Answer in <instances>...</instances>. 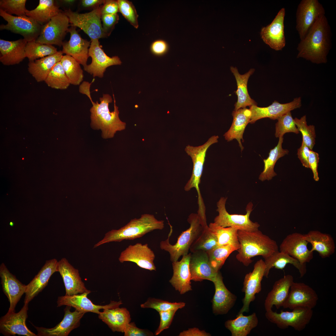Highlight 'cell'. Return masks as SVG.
<instances>
[{
  "mask_svg": "<svg viewBox=\"0 0 336 336\" xmlns=\"http://www.w3.org/2000/svg\"><path fill=\"white\" fill-rule=\"evenodd\" d=\"M218 136L211 137L204 144L197 147L190 145L186 146L185 151L191 157L193 164V170L191 177L184 187L185 191H188L195 188L198 193L199 207H203V199L200 193L199 184L200 182L203 167L205 160L207 152L212 144L218 142Z\"/></svg>",
  "mask_w": 336,
  "mask_h": 336,
  "instance_id": "cell-6",
  "label": "cell"
},
{
  "mask_svg": "<svg viewBox=\"0 0 336 336\" xmlns=\"http://www.w3.org/2000/svg\"><path fill=\"white\" fill-rule=\"evenodd\" d=\"M310 150L302 141L300 147L298 149L297 155L303 166L309 168V157Z\"/></svg>",
  "mask_w": 336,
  "mask_h": 336,
  "instance_id": "cell-57",
  "label": "cell"
},
{
  "mask_svg": "<svg viewBox=\"0 0 336 336\" xmlns=\"http://www.w3.org/2000/svg\"><path fill=\"white\" fill-rule=\"evenodd\" d=\"M188 221L190 224L189 228L182 232L175 244L171 245L169 242V238L172 232L171 231L169 233L167 239L161 241L160 243L161 249L169 253L170 260L172 262L178 261L181 256L188 254L191 246L205 227L203 225L198 213L190 214L188 219Z\"/></svg>",
  "mask_w": 336,
  "mask_h": 336,
  "instance_id": "cell-5",
  "label": "cell"
},
{
  "mask_svg": "<svg viewBox=\"0 0 336 336\" xmlns=\"http://www.w3.org/2000/svg\"><path fill=\"white\" fill-rule=\"evenodd\" d=\"M164 227L163 221L158 220L152 214H143L140 218L131 219L120 228L107 232L103 238L95 245L94 248L110 242L133 240L153 230H162Z\"/></svg>",
  "mask_w": 336,
  "mask_h": 336,
  "instance_id": "cell-4",
  "label": "cell"
},
{
  "mask_svg": "<svg viewBox=\"0 0 336 336\" xmlns=\"http://www.w3.org/2000/svg\"><path fill=\"white\" fill-rule=\"evenodd\" d=\"M211 334L204 330H201L198 328H193L184 330L179 334L180 336H209Z\"/></svg>",
  "mask_w": 336,
  "mask_h": 336,
  "instance_id": "cell-59",
  "label": "cell"
},
{
  "mask_svg": "<svg viewBox=\"0 0 336 336\" xmlns=\"http://www.w3.org/2000/svg\"><path fill=\"white\" fill-rule=\"evenodd\" d=\"M71 307L66 306L63 319L54 327L47 328L34 325L37 331V336H67L73 330L78 327L85 313L76 310L71 312Z\"/></svg>",
  "mask_w": 336,
  "mask_h": 336,
  "instance_id": "cell-22",
  "label": "cell"
},
{
  "mask_svg": "<svg viewBox=\"0 0 336 336\" xmlns=\"http://www.w3.org/2000/svg\"><path fill=\"white\" fill-rule=\"evenodd\" d=\"M177 310H173L159 312L160 322L158 327L155 332V335H158L163 331L169 327Z\"/></svg>",
  "mask_w": 336,
  "mask_h": 336,
  "instance_id": "cell-52",
  "label": "cell"
},
{
  "mask_svg": "<svg viewBox=\"0 0 336 336\" xmlns=\"http://www.w3.org/2000/svg\"><path fill=\"white\" fill-rule=\"evenodd\" d=\"M318 300L317 294L311 287L303 282H294L282 307L291 310L298 307L312 309Z\"/></svg>",
  "mask_w": 336,
  "mask_h": 336,
  "instance_id": "cell-14",
  "label": "cell"
},
{
  "mask_svg": "<svg viewBox=\"0 0 336 336\" xmlns=\"http://www.w3.org/2000/svg\"><path fill=\"white\" fill-rule=\"evenodd\" d=\"M190 255L191 253L182 256L180 261L172 263L173 273L169 282L181 294L192 290L189 268Z\"/></svg>",
  "mask_w": 336,
  "mask_h": 336,
  "instance_id": "cell-29",
  "label": "cell"
},
{
  "mask_svg": "<svg viewBox=\"0 0 336 336\" xmlns=\"http://www.w3.org/2000/svg\"><path fill=\"white\" fill-rule=\"evenodd\" d=\"M294 282L292 276L287 274L274 282L265 301L264 306L266 311L272 310L273 306L277 309L282 307Z\"/></svg>",
  "mask_w": 336,
  "mask_h": 336,
  "instance_id": "cell-31",
  "label": "cell"
},
{
  "mask_svg": "<svg viewBox=\"0 0 336 336\" xmlns=\"http://www.w3.org/2000/svg\"><path fill=\"white\" fill-rule=\"evenodd\" d=\"M58 272L63 279L66 295H72L91 292L86 289L82 281L77 269L75 268L66 259L62 258L58 262Z\"/></svg>",
  "mask_w": 336,
  "mask_h": 336,
  "instance_id": "cell-24",
  "label": "cell"
},
{
  "mask_svg": "<svg viewBox=\"0 0 336 336\" xmlns=\"http://www.w3.org/2000/svg\"><path fill=\"white\" fill-rule=\"evenodd\" d=\"M155 255L148 244L138 243L130 245L122 251L119 260L121 263L126 261L135 263L140 267L150 271L156 270L154 263Z\"/></svg>",
  "mask_w": 336,
  "mask_h": 336,
  "instance_id": "cell-19",
  "label": "cell"
},
{
  "mask_svg": "<svg viewBox=\"0 0 336 336\" xmlns=\"http://www.w3.org/2000/svg\"><path fill=\"white\" fill-rule=\"evenodd\" d=\"M238 236L240 247L236 257L246 266L252 262L251 258L255 256H261L265 259L278 251L276 241L259 230L251 231L238 230Z\"/></svg>",
  "mask_w": 336,
  "mask_h": 336,
  "instance_id": "cell-2",
  "label": "cell"
},
{
  "mask_svg": "<svg viewBox=\"0 0 336 336\" xmlns=\"http://www.w3.org/2000/svg\"><path fill=\"white\" fill-rule=\"evenodd\" d=\"M62 51L56 54L32 61H29L28 71L38 82L44 81L54 66L60 61L63 56Z\"/></svg>",
  "mask_w": 336,
  "mask_h": 336,
  "instance_id": "cell-35",
  "label": "cell"
},
{
  "mask_svg": "<svg viewBox=\"0 0 336 336\" xmlns=\"http://www.w3.org/2000/svg\"><path fill=\"white\" fill-rule=\"evenodd\" d=\"M63 2L67 4H72L75 1L73 0H63Z\"/></svg>",
  "mask_w": 336,
  "mask_h": 336,
  "instance_id": "cell-61",
  "label": "cell"
},
{
  "mask_svg": "<svg viewBox=\"0 0 336 336\" xmlns=\"http://www.w3.org/2000/svg\"><path fill=\"white\" fill-rule=\"evenodd\" d=\"M331 31L325 15L321 17L300 40L297 48V58H303L313 63H325L330 48Z\"/></svg>",
  "mask_w": 336,
  "mask_h": 336,
  "instance_id": "cell-1",
  "label": "cell"
},
{
  "mask_svg": "<svg viewBox=\"0 0 336 336\" xmlns=\"http://www.w3.org/2000/svg\"><path fill=\"white\" fill-rule=\"evenodd\" d=\"M44 82L48 86L57 89H66L70 84L60 61L54 66Z\"/></svg>",
  "mask_w": 336,
  "mask_h": 336,
  "instance_id": "cell-45",
  "label": "cell"
},
{
  "mask_svg": "<svg viewBox=\"0 0 336 336\" xmlns=\"http://www.w3.org/2000/svg\"><path fill=\"white\" fill-rule=\"evenodd\" d=\"M292 310L291 311L281 310L278 313L271 310L266 311L265 315L269 321L280 329H284L290 326L297 331L303 330L312 318V309L298 307Z\"/></svg>",
  "mask_w": 336,
  "mask_h": 336,
  "instance_id": "cell-8",
  "label": "cell"
},
{
  "mask_svg": "<svg viewBox=\"0 0 336 336\" xmlns=\"http://www.w3.org/2000/svg\"><path fill=\"white\" fill-rule=\"evenodd\" d=\"M227 198L221 197L217 203V211L218 215L214 218L213 222L216 225L223 227H233L238 230L254 231L259 230V224L253 222L250 218L252 211L253 204L250 202L247 205L245 215L230 214L226 211L225 204Z\"/></svg>",
  "mask_w": 336,
  "mask_h": 336,
  "instance_id": "cell-7",
  "label": "cell"
},
{
  "mask_svg": "<svg viewBox=\"0 0 336 336\" xmlns=\"http://www.w3.org/2000/svg\"><path fill=\"white\" fill-rule=\"evenodd\" d=\"M28 304H25L20 311H8L0 319V332L6 336L17 334L26 336H37L26 326Z\"/></svg>",
  "mask_w": 336,
  "mask_h": 336,
  "instance_id": "cell-13",
  "label": "cell"
},
{
  "mask_svg": "<svg viewBox=\"0 0 336 336\" xmlns=\"http://www.w3.org/2000/svg\"><path fill=\"white\" fill-rule=\"evenodd\" d=\"M64 12L68 17L71 26L80 28L91 40L99 39L107 36L101 24L100 7L84 13L73 12L70 9Z\"/></svg>",
  "mask_w": 336,
  "mask_h": 336,
  "instance_id": "cell-9",
  "label": "cell"
},
{
  "mask_svg": "<svg viewBox=\"0 0 336 336\" xmlns=\"http://www.w3.org/2000/svg\"><path fill=\"white\" fill-rule=\"evenodd\" d=\"M304 235L305 240L312 246L310 250L317 252L322 258L329 257L334 253L335 242L330 234L312 230Z\"/></svg>",
  "mask_w": 336,
  "mask_h": 336,
  "instance_id": "cell-32",
  "label": "cell"
},
{
  "mask_svg": "<svg viewBox=\"0 0 336 336\" xmlns=\"http://www.w3.org/2000/svg\"><path fill=\"white\" fill-rule=\"evenodd\" d=\"M189 268L191 280L195 282L207 280L213 282L219 272H217L212 267L208 253L202 250L191 253Z\"/></svg>",
  "mask_w": 336,
  "mask_h": 336,
  "instance_id": "cell-25",
  "label": "cell"
},
{
  "mask_svg": "<svg viewBox=\"0 0 336 336\" xmlns=\"http://www.w3.org/2000/svg\"><path fill=\"white\" fill-rule=\"evenodd\" d=\"M258 320L255 313L248 316L238 314L233 320L225 323L226 327L231 332L232 336H246L258 325Z\"/></svg>",
  "mask_w": 336,
  "mask_h": 336,
  "instance_id": "cell-38",
  "label": "cell"
},
{
  "mask_svg": "<svg viewBox=\"0 0 336 336\" xmlns=\"http://www.w3.org/2000/svg\"><path fill=\"white\" fill-rule=\"evenodd\" d=\"M306 119V115L300 119L297 118L294 119L297 128L301 133L302 141L310 150H312L315 141V126L312 125H307Z\"/></svg>",
  "mask_w": 336,
  "mask_h": 336,
  "instance_id": "cell-47",
  "label": "cell"
},
{
  "mask_svg": "<svg viewBox=\"0 0 336 336\" xmlns=\"http://www.w3.org/2000/svg\"><path fill=\"white\" fill-rule=\"evenodd\" d=\"M301 105V97H296L292 101L281 104L277 101L266 107H261L257 105L250 106L251 112L250 123H254L261 119L268 118L273 120L278 119L285 114L295 109L300 108Z\"/></svg>",
  "mask_w": 336,
  "mask_h": 336,
  "instance_id": "cell-21",
  "label": "cell"
},
{
  "mask_svg": "<svg viewBox=\"0 0 336 336\" xmlns=\"http://www.w3.org/2000/svg\"><path fill=\"white\" fill-rule=\"evenodd\" d=\"M308 243L304 234L293 233L283 239L279 246L280 251L296 259L301 264H306L313 257V252L308 249Z\"/></svg>",
  "mask_w": 336,
  "mask_h": 336,
  "instance_id": "cell-18",
  "label": "cell"
},
{
  "mask_svg": "<svg viewBox=\"0 0 336 336\" xmlns=\"http://www.w3.org/2000/svg\"><path fill=\"white\" fill-rule=\"evenodd\" d=\"M213 283L215 292L212 301L213 312L216 315L226 314L234 305L237 297L226 288L219 272Z\"/></svg>",
  "mask_w": 336,
  "mask_h": 336,
  "instance_id": "cell-28",
  "label": "cell"
},
{
  "mask_svg": "<svg viewBox=\"0 0 336 336\" xmlns=\"http://www.w3.org/2000/svg\"><path fill=\"white\" fill-rule=\"evenodd\" d=\"M113 95L114 110L112 112L110 110L109 105L112 99L109 94H103L100 98V103L90 99L92 105L90 110L91 126L94 129H101L102 137L104 139L113 137L117 131L124 130L126 127V123L119 117L118 107L116 105L114 94Z\"/></svg>",
  "mask_w": 336,
  "mask_h": 336,
  "instance_id": "cell-3",
  "label": "cell"
},
{
  "mask_svg": "<svg viewBox=\"0 0 336 336\" xmlns=\"http://www.w3.org/2000/svg\"><path fill=\"white\" fill-rule=\"evenodd\" d=\"M217 246L216 236L208 225L192 244L189 250L191 253L199 250L208 253Z\"/></svg>",
  "mask_w": 336,
  "mask_h": 336,
  "instance_id": "cell-43",
  "label": "cell"
},
{
  "mask_svg": "<svg viewBox=\"0 0 336 336\" xmlns=\"http://www.w3.org/2000/svg\"><path fill=\"white\" fill-rule=\"evenodd\" d=\"M230 70L235 77L237 85V90L235 92L238 99L234 105V110L245 108L247 106L257 105L255 101L250 97L247 90L248 80L255 69L251 68L247 72L242 75L239 73L236 67L231 66Z\"/></svg>",
  "mask_w": 336,
  "mask_h": 336,
  "instance_id": "cell-37",
  "label": "cell"
},
{
  "mask_svg": "<svg viewBox=\"0 0 336 336\" xmlns=\"http://www.w3.org/2000/svg\"><path fill=\"white\" fill-rule=\"evenodd\" d=\"M105 1L102 0H83L82 4L83 7H88L103 4Z\"/></svg>",
  "mask_w": 336,
  "mask_h": 336,
  "instance_id": "cell-60",
  "label": "cell"
},
{
  "mask_svg": "<svg viewBox=\"0 0 336 336\" xmlns=\"http://www.w3.org/2000/svg\"><path fill=\"white\" fill-rule=\"evenodd\" d=\"M60 62L70 84L79 85L83 80V71L80 64L72 57L63 55Z\"/></svg>",
  "mask_w": 336,
  "mask_h": 336,
  "instance_id": "cell-42",
  "label": "cell"
},
{
  "mask_svg": "<svg viewBox=\"0 0 336 336\" xmlns=\"http://www.w3.org/2000/svg\"><path fill=\"white\" fill-rule=\"evenodd\" d=\"M283 141V137L279 138L277 145L270 150L268 158L263 160L264 166L263 171L259 177L260 180L262 181L266 180H270L277 175L274 170L276 162L279 159L288 154L289 152L288 150L282 148Z\"/></svg>",
  "mask_w": 336,
  "mask_h": 336,
  "instance_id": "cell-40",
  "label": "cell"
},
{
  "mask_svg": "<svg viewBox=\"0 0 336 336\" xmlns=\"http://www.w3.org/2000/svg\"><path fill=\"white\" fill-rule=\"evenodd\" d=\"M119 12L136 29L138 27V14L132 2L127 0H118Z\"/></svg>",
  "mask_w": 336,
  "mask_h": 336,
  "instance_id": "cell-51",
  "label": "cell"
},
{
  "mask_svg": "<svg viewBox=\"0 0 336 336\" xmlns=\"http://www.w3.org/2000/svg\"><path fill=\"white\" fill-rule=\"evenodd\" d=\"M285 9L282 8L272 22L262 28L260 35L263 41L271 49L282 50L285 46L284 20Z\"/></svg>",
  "mask_w": 336,
  "mask_h": 336,
  "instance_id": "cell-17",
  "label": "cell"
},
{
  "mask_svg": "<svg viewBox=\"0 0 336 336\" xmlns=\"http://www.w3.org/2000/svg\"><path fill=\"white\" fill-rule=\"evenodd\" d=\"M76 27L71 26L69 28L68 32L70 34V40L63 42L62 51L63 54L72 57L84 67L87 65L90 41L82 38L76 30Z\"/></svg>",
  "mask_w": 336,
  "mask_h": 336,
  "instance_id": "cell-27",
  "label": "cell"
},
{
  "mask_svg": "<svg viewBox=\"0 0 336 336\" xmlns=\"http://www.w3.org/2000/svg\"><path fill=\"white\" fill-rule=\"evenodd\" d=\"M98 315L99 318L113 332L124 333L126 326L131 320L129 311L124 307L105 309Z\"/></svg>",
  "mask_w": 336,
  "mask_h": 336,
  "instance_id": "cell-33",
  "label": "cell"
},
{
  "mask_svg": "<svg viewBox=\"0 0 336 336\" xmlns=\"http://www.w3.org/2000/svg\"><path fill=\"white\" fill-rule=\"evenodd\" d=\"M265 266L264 261L260 259L254 265L252 272L245 276L242 291L245 293L243 306L238 314L248 312L250 303L255 299V295L261 290V282L264 276Z\"/></svg>",
  "mask_w": 336,
  "mask_h": 336,
  "instance_id": "cell-16",
  "label": "cell"
},
{
  "mask_svg": "<svg viewBox=\"0 0 336 336\" xmlns=\"http://www.w3.org/2000/svg\"><path fill=\"white\" fill-rule=\"evenodd\" d=\"M185 303L183 302H171L154 298H149L146 301L141 305L142 308H151L158 312L170 310H177L183 308Z\"/></svg>",
  "mask_w": 336,
  "mask_h": 336,
  "instance_id": "cell-49",
  "label": "cell"
},
{
  "mask_svg": "<svg viewBox=\"0 0 336 336\" xmlns=\"http://www.w3.org/2000/svg\"><path fill=\"white\" fill-rule=\"evenodd\" d=\"M27 41L24 38L9 41L0 39V61L5 65L19 63L25 58Z\"/></svg>",
  "mask_w": 336,
  "mask_h": 336,
  "instance_id": "cell-30",
  "label": "cell"
},
{
  "mask_svg": "<svg viewBox=\"0 0 336 336\" xmlns=\"http://www.w3.org/2000/svg\"><path fill=\"white\" fill-rule=\"evenodd\" d=\"M125 336H153L152 332L137 327L134 322H130L127 324L124 330Z\"/></svg>",
  "mask_w": 336,
  "mask_h": 336,
  "instance_id": "cell-54",
  "label": "cell"
},
{
  "mask_svg": "<svg viewBox=\"0 0 336 336\" xmlns=\"http://www.w3.org/2000/svg\"><path fill=\"white\" fill-rule=\"evenodd\" d=\"M265 266L264 276L268 278L270 270L272 268L283 270L288 264H291L298 270L300 277H303L306 273V264L301 263L297 260L288 254L277 251L264 259Z\"/></svg>",
  "mask_w": 336,
  "mask_h": 336,
  "instance_id": "cell-36",
  "label": "cell"
},
{
  "mask_svg": "<svg viewBox=\"0 0 336 336\" xmlns=\"http://www.w3.org/2000/svg\"><path fill=\"white\" fill-rule=\"evenodd\" d=\"M275 124V136L276 138L283 137L286 133H293L298 134L299 131L297 128L291 112H289L278 119Z\"/></svg>",
  "mask_w": 336,
  "mask_h": 336,
  "instance_id": "cell-48",
  "label": "cell"
},
{
  "mask_svg": "<svg viewBox=\"0 0 336 336\" xmlns=\"http://www.w3.org/2000/svg\"><path fill=\"white\" fill-rule=\"evenodd\" d=\"M233 121L229 130L223 135L225 140L230 142L236 139L238 142L241 151L244 149L241 142H244L243 135L245 128L250 122L251 112L249 109L244 108L234 110L232 112Z\"/></svg>",
  "mask_w": 336,
  "mask_h": 336,
  "instance_id": "cell-34",
  "label": "cell"
},
{
  "mask_svg": "<svg viewBox=\"0 0 336 336\" xmlns=\"http://www.w3.org/2000/svg\"><path fill=\"white\" fill-rule=\"evenodd\" d=\"M237 249L232 245L217 246L208 253L211 265L217 272L224 264L226 260L233 251Z\"/></svg>",
  "mask_w": 336,
  "mask_h": 336,
  "instance_id": "cell-46",
  "label": "cell"
},
{
  "mask_svg": "<svg viewBox=\"0 0 336 336\" xmlns=\"http://www.w3.org/2000/svg\"><path fill=\"white\" fill-rule=\"evenodd\" d=\"M0 277L3 293L10 303L8 311H15L16 306L23 295L26 286L23 284L8 270L4 263L0 266Z\"/></svg>",
  "mask_w": 336,
  "mask_h": 336,
  "instance_id": "cell-23",
  "label": "cell"
},
{
  "mask_svg": "<svg viewBox=\"0 0 336 336\" xmlns=\"http://www.w3.org/2000/svg\"><path fill=\"white\" fill-rule=\"evenodd\" d=\"M169 49L168 44L166 41L162 40L154 41L150 46V50L152 53L157 56H162L165 54L167 52Z\"/></svg>",
  "mask_w": 336,
  "mask_h": 336,
  "instance_id": "cell-55",
  "label": "cell"
},
{
  "mask_svg": "<svg viewBox=\"0 0 336 336\" xmlns=\"http://www.w3.org/2000/svg\"><path fill=\"white\" fill-rule=\"evenodd\" d=\"M61 12L54 0H40L36 8L31 10H28L26 15L32 18L42 26L48 23L52 17Z\"/></svg>",
  "mask_w": 336,
  "mask_h": 336,
  "instance_id": "cell-39",
  "label": "cell"
},
{
  "mask_svg": "<svg viewBox=\"0 0 336 336\" xmlns=\"http://www.w3.org/2000/svg\"><path fill=\"white\" fill-rule=\"evenodd\" d=\"M208 226L216 236L218 246L232 245L238 250L239 248L237 229L233 227L218 226L213 222L210 223Z\"/></svg>",
  "mask_w": 336,
  "mask_h": 336,
  "instance_id": "cell-41",
  "label": "cell"
},
{
  "mask_svg": "<svg viewBox=\"0 0 336 336\" xmlns=\"http://www.w3.org/2000/svg\"><path fill=\"white\" fill-rule=\"evenodd\" d=\"M90 292H86L72 295L59 296L57 301V306H68L74 308L77 311L84 313L92 312L99 315L100 310L105 309H112L119 307L122 304L121 301H111L109 304L100 305L94 304L87 297Z\"/></svg>",
  "mask_w": 336,
  "mask_h": 336,
  "instance_id": "cell-20",
  "label": "cell"
},
{
  "mask_svg": "<svg viewBox=\"0 0 336 336\" xmlns=\"http://www.w3.org/2000/svg\"><path fill=\"white\" fill-rule=\"evenodd\" d=\"M103 28L107 36H109L115 25L118 22L119 16L117 14L101 15Z\"/></svg>",
  "mask_w": 336,
  "mask_h": 336,
  "instance_id": "cell-53",
  "label": "cell"
},
{
  "mask_svg": "<svg viewBox=\"0 0 336 336\" xmlns=\"http://www.w3.org/2000/svg\"><path fill=\"white\" fill-rule=\"evenodd\" d=\"M325 14L322 5L318 0H302L297 9L296 29L300 40L306 36L316 21Z\"/></svg>",
  "mask_w": 336,
  "mask_h": 336,
  "instance_id": "cell-11",
  "label": "cell"
},
{
  "mask_svg": "<svg viewBox=\"0 0 336 336\" xmlns=\"http://www.w3.org/2000/svg\"><path fill=\"white\" fill-rule=\"evenodd\" d=\"M69 20L62 11L52 17L46 24L42 26L40 34L36 42L43 44L62 45L69 29Z\"/></svg>",
  "mask_w": 336,
  "mask_h": 336,
  "instance_id": "cell-12",
  "label": "cell"
},
{
  "mask_svg": "<svg viewBox=\"0 0 336 336\" xmlns=\"http://www.w3.org/2000/svg\"><path fill=\"white\" fill-rule=\"evenodd\" d=\"M319 154L313 150H310L309 157V168L311 170L315 180L318 181L319 179L318 172V167L319 161Z\"/></svg>",
  "mask_w": 336,
  "mask_h": 336,
  "instance_id": "cell-56",
  "label": "cell"
},
{
  "mask_svg": "<svg viewBox=\"0 0 336 336\" xmlns=\"http://www.w3.org/2000/svg\"><path fill=\"white\" fill-rule=\"evenodd\" d=\"M26 0H0V9L7 13L17 16L26 15Z\"/></svg>",
  "mask_w": 336,
  "mask_h": 336,
  "instance_id": "cell-50",
  "label": "cell"
},
{
  "mask_svg": "<svg viewBox=\"0 0 336 336\" xmlns=\"http://www.w3.org/2000/svg\"><path fill=\"white\" fill-rule=\"evenodd\" d=\"M58 262L55 259L47 260L37 274L26 285L25 304H28L47 286L52 275L58 272Z\"/></svg>",
  "mask_w": 336,
  "mask_h": 336,
  "instance_id": "cell-26",
  "label": "cell"
},
{
  "mask_svg": "<svg viewBox=\"0 0 336 336\" xmlns=\"http://www.w3.org/2000/svg\"><path fill=\"white\" fill-rule=\"evenodd\" d=\"M89 50L91 63L83 67L85 71L93 77L102 78L107 68L113 65H120L122 62L118 56L112 57L107 55L100 45L99 39L91 40Z\"/></svg>",
  "mask_w": 336,
  "mask_h": 336,
  "instance_id": "cell-15",
  "label": "cell"
},
{
  "mask_svg": "<svg viewBox=\"0 0 336 336\" xmlns=\"http://www.w3.org/2000/svg\"><path fill=\"white\" fill-rule=\"evenodd\" d=\"M57 49L52 45L41 44L36 41L27 42L25 55L29 61H32L56 54Z\"/></svg>",
  "mask_w": 336,
  "mask_h": 336,
  "instance_id": "cell-44",
  "label": "cell"
},
{
  "mask_svg": "<svg viewBox=\"0 0 336 336\" xmlns=\"http://www.w3.org/2000/svg\"><path fill=\"white\" fill-rule=\"evenodd\" d=\"M0 16L7 22L0 26L1 30H6L21 35L28 42L36 41L39 36L42 26L26 15L14 16L0 9Z\"/></svg>",
  "mask_w": 336,
  "mask_h": 336,
  "instance_id": "cell-10",
  "label": "cell"
},
{
  "mask_svg": "<svg viewBox=\"0 0 336 336\" xmlns=\"http://www.w3.org/2000/svg\"><path fill=\"white\" fill-rule=\"evenodd\" d=\"M100 7L101 15L115 14L119 12L118 0H105L103 5Z\"/></svg>",
  "mask_w": 336,
  "mask_h": 336,
  "instance_id": "cell-58",
  "label": "cell"
}]
</instances>
